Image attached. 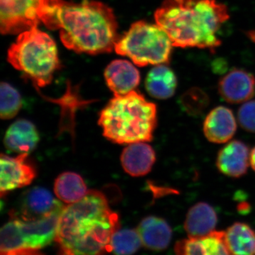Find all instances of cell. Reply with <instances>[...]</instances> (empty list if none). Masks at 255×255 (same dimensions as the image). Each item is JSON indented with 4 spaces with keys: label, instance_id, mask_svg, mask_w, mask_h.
Returning a JSON list of instances; mask_svg holds the SVG:
<instances>
[{
    "label": "cell",
    "instance_id": "6da1fadb",
    "mask_svg": "<svg viewBox=\"0 0 255 255\" xmlns=\"http://www.w3.org/2000/svg\"><path fill=\"white\" fill-rule=\"evenodd\" d=\"M119 226V215L104 194L89 190L60 214L55 240L58 255H105L110 253L111 240Z\"/></svg>",
    "mask_w": 255,
    "mask_h": 255
},
{
    "label": "cell",
    "instance_id": "7a4b0ae2",
    "mask_svg": "<svg viewBox=\"0 0 255 255\" xmlns=\"http://www.w3.org/2000/svg\"><path fill=\"white\" fill-rule=\"evenodd\" d=\"M60 30L64 46L78 53H110L118 41V23L113 9L103 2L83 0L80 3L54 0L45 25Z\"/></svg>",
    "mask_w": 255,
    "mask_h": 255
},
{
    "label": "cell",
    "instance_id": "3957f363",
    "mask_svg": "<svg viewBox=\"0 0 255 255\" xmlns=\"http://www.w3.org/2000/svg\"><path fill=\"white\" fill-rule=\"evenodd\" d=\"M154 16L174 47L211 51L221 46L217 33L230 18L227 6L218 0H164Z\"/></svg>",
    "mask_w": 255,
    "mask_h": 255
},
{
    "label": "cell",
    "instance_id": "277c9868",
    "mask_svg": "<svg viewBox=\"0 0 255 255\" xmlns=\"http://www.w3.org/2000/svg\"><path fill=\"white\" fill-rule=\"evenodd\" d=\"M157 107L140 92L114 96L102 110L99 125L111 142L127 145L150 142L157 127Z\"/></svg>",
    "mask_w": 255,
    "mask_h": 255
},
{
    "label": "cell",
    "instance_id": "5b68a950",
    "mask_svg": "<svg viewBox=\"0 0 255 255\" xmlns=\"http://www.w3.org/2000/svg\"><path fill=\"white\" fill-rule=\"evenodd\" d=\"M7 60L39 87L50 85L60 67L55 41L37 26L19 33L8 50Z\"/></svg>",
    "mask_w": 255,
    "mask_h": 255
},
{
    "label": "cell",
    "instance_id": "8992f818",
    "mask_svg": "<svg viewBox=\"0 0 255 255\" xmlns=\"http://www.w3.org/2000/svg\"><path fill=\"white\" fill-rule=\"evenodd\" d=\"M173 47L168 34L158 24L138 21L119 38L114 50L137 66L144 67L168 63Z\"/></svg>",
    "mask_w": 255,
    "mask_h": 255
},
{
    "label": "cell",
    "instance_id": "52a82bcc",
    "mask_svg": "<svg viewBox=\"0 0 255 255\" xmlns=\"http://www.w3.org/2000/svg\"><path fill=\"white\" fill-rule=\"evenodd\" d=\"M54 0H0L1 34H19L44 24Z\"/></svg>",
    "mask_w": 255,
    "mask_h": 255
},
{
    "label": "cell",
    "instance_id": "ba28073f",
    "mask_svg": "<svg viewBox=\"0 0 255 255\" xmlns=\"http://www.w3.org/2000/svg\"><path fill=\"white\" fill-rule=\"evenodd\" d=\"M0 192L1 196L10 191L30 185L36 178L34 164L28 159V153H21L15 157L1 155Z\"/></svg>",
    "mask_w": 255,
    "mask_h": 255
},
{
    "label": "cell",
    "instance_id": "9c48e42d",
    "mask_svg": "<svg viewBox=\"0 0 255 255\" xmlns=\"http://www.w3.org/2000/svg\"><path fill=\"white\" fill-rule=\"evenodd\" d=\"M64 207L41 219L22 221L16 218L26 248L41 251L55 241L58 221Z\"/></svg>",
    "mask_w": 255,
    "mask_h": 255
},
{
    "label": "cell",
    "instance_id": "30bf717a",
    "mask_svg": "<svg viewBox=\"0 0 255 255\" xmlns=\"http://www.w3.org/2000/svg\"><path fill=\"white\" fill-rule=\"evenodd\" d=\"M64 206L48 189L33 187L23 194L19 212L11 211V216L22 221H31L45 217Z\"/></svg>",
    "mask_w": 255,
    "mask_h": 255
},
{
    "label": "cell",
    "instance_id": "8fae6325",
    "mask_svg": "<svg viewBox=\"0 0 255 255\" xmlns=\"http://www.w3.org/2000/svg\"><path fill=\"white\" fill-rule=\"evenodd\" d=\"M219 92L230 104L248 102L255 94L254 75L243 69H233L220 80Z\"/></svg>",
    "mask_w": 255,
    "mask_h": 255
},
{
    "label": "cell",
    "instance_id": "7c38bea8",
    "mask_svg": "<svg viewBox=\"0 0 255 255\" xmlns=\"http://www.w3.org/2000/svg\"><path fill=\"white\" fill-rule=\"evenodd\" d=\"M251 163V152L248 145L241 140H233L218 154L216 166L221 173L233 178L243 177Z\"/></svg>",
    "mask_w": 255,
    "mask_h": 255
},
{
    "label": "cell",
    "instance_id": "4fadbf2b",
    "mask_svg": "<svg viewBox=\"0 0 255 255\" xmlns=\"http://www.w3.org/2000/svg\"><path fill=\"white\" fill-rule=\"evenodd\" d=\"M105 78L114 96L125 95L133 91L140 81L138 70L125 60L112 61L106 68Z\"/></svg>",
    "mask_w": 255,
    "mask_h": 255
},
{
    "label": "cell",
    "instance_id": "5bb4252c",
    "mask_svg": "<svg viewBox=\"0 0 255 255\" xmlns=\"http://www.w3.org/2000/svg\"><path fill=\"white\" fill-rule=\"evenodd\" d=\"M237 130V124L232 111L226 107H216L206 117L204 132L210 142L225 143L231 140Z\"/></svg>",
    "mask_w": 255,
    "mask_h": 255
},
{
    "label": "cell",
    "instance_id": "9a60e30c",
    "mask_svg": "<svg viewBox=\"0 0 255 255\" xmlns=\"http://www.w3.org/2000/svg\"><path fill=\"white\" fill-rule=\"evenodd\" d=\"M155 160V150L144 142L129 144L121 155L124 171L132 177H142L148 174Z\"/></svg>",
    "mask_w": 255,
    "mask_h": 255
},
{
    "label": "cell",
    "instance_id": "2e32d148",
    "mask_svg": "<svg viewBox=\"0 0 255 255\" xmlns=\"http://www.w3.org/2000/svg\"><path fill=\"white\" fill-rule=\"evenodd\" d=\"M225 232L214 231L207 236L189 238L179 242L176 246L177 255H233L228 249Z\"/></svg>",
    "mask_w": 255,
    "mask_h": 255
},
{
    "label": "cell",
    "instance_id": "e0dca14e",
    "mask_svg": "<svg viewBox=\"0 0 255 255\" xmlns=\"http://www.w3.org/2000/svg\"><path fill=\"white\" fill-rule=\"evenodd\" d=\"M142 246L154 251H164L168 247L172 232L167 221L157 216H147L137 228Z\"/></svg>",
    "mask_w": 255,
    "mask_h": 255
},
{
    "label": "cell",
    "instance_id": "ac0fdd59",
    "mask_svg": "<svg viewBox=\"0 0 255 255\" xmlns=\"http://www.w3.org/2000/svg\"><path fill=\"white\" fill-rule=\"evenodd\" d=\"M39 141V135L34 124L20 119L10 126L5 134L6 148L18 153H28L34 150Z\"/></svg>",
    "mask_w": 255,
    "mask_h": 255
},
{
    "label": "cell",
    "instance_id": "d6986e66",
    "mask_svg": "<svg viewBox=\"0 0 255 255\" xmlns=\"http://www.w3.org/2000/svg\"><path fill=\"white\" fill-rule=\"evenodd\" d=\"M217 223L214 208L207 203L200 202L188 211L184 228L189 238H201L214 232Z\"/></svg>",
    "mask_w": 255,
    "mask_h": 255
},
{
    "label": "cell",
    "instance_id": "ffe728a7",
    "mask_svg": "<svg viewBox=\"0 0 255 255\" xmlns=\"http://www.w3.org/2000/svg\"><path fill=\"white\" fill-rule=\"evenodd\" d=\"M145 88L149 95L157 100H167L175 93L177 78L173 70L165 64L155 65L147 73Z\"/></svg>",
    "mask_w": 255,
    "mask_h": 255
},
{
    "label": "cell",
    "instance_id": "44dd1931",
    "mask_svg": "<svg viewBox=\"0 0 255 255\" xmlns=\"http://www.w3.org/2000/svg\"><path fill=\"white\" fill-rule=\"evenodd\" d=\"M88 191L84 179L75 172H63L55 179V195L59 200L68 205L82 200Z\"/></svg>",
    "mask_w": 255,
    "mask_h": 255
},
{
    "label": "cell",
    "instance_id": "7402d4cb",
    "mask_svg": "<svg viewBox=\"0 0 255 255\" xmlns=\"http://www.w3.org/2000/svg\"><path fill=\"white\" fill-rule=\"evenodd\" d=\"M0 240V255H43L41 251L26 248L18 220L12 216L1 228Z\"/></svg>",
    "mask_w": 255,
    "mask_h": 255
},
{
    "label": "cell",
    "instance_id": "603a6c76",
    "mask_svg": "<svg viewBox=\"0 0 255 255\" xmlns=\"http://www.w3.org/2000/svg\"><path fill=\"white\" fill-rule=\"evenodd\" d=\"M224 238L233 255H255V232L246 223H234L225 232Z\"/></svg>",
    "mask_w": 255,
    "mask_h": 255
},
{
    "label": "cell",
    "instance_id": "cb8c5ba5",
    "mask_svg": "<svg viewBox=\"0 0 255 255\" xmlns=\"http://www.w3.org/2000/svg\"><path fill=\"white\" fill-rule=\"evenodd\" d=\"M142 241L137 229L118 230L110 243V253L114 255H132L141 246Z\"/></svg>",
    "mask_w": 255,
    "mask_h": 255
},
{
    "label": "cell",
    "instance_id": "d4e9b609",
    "mask_svg": "<svg viewBox=\"0 0 255 255\" xmlns=\"http://www.w3.org/2000/svg\"><path fill=\"white\" fill-rule=\"evenodd\" d=\"M209 96L204 90L192 87L181 96L179 100L181 108L191 117H200L209 107Z\"/></svg>",
    "mask_w": 255,
    "mask_h": 255
},
{
    "label": "cell",
    "instance_id": "484cf974",
    "mask_svg": "<svg viewBox=\"0 0 255 255\" xmlns=\"http://www.w3.org/2000/svg\"><path fill=\"white\" fill-rule=\"evenodd\" d=\"M0 116L3 120H9L17 115L22 107V99L19 92L7 82L0 86Z\"/></svg>",
    "mask_w": 255,
    "mask_h": 255
},
{
    "label": "cell",
    "instance_id": "4316f807",
    "mask_svg": "<svg viewBox=\"0 0 255 255\" xmlns=\"http://www.w3.org/2000/svg\"><path fill=\"white\" fill-rule=\"evenodd\" d=\"M238 122L244 130L255 132V100L241 106L238 113Z\"/></svg>",
    "mask_w": 255,
    "mask_h": 255
},
{
    "label": "cell",
    "instance_id": "83f0119b",
    "mask_svg": "<svg viewBox=\"0 0 255 255\" xmlns=\"http://www.w3.org/2000/svg\"><path fill=\"white\" fill-rule=\"evenodd\" d=\"M251 164L252 168L255 172V147L251 152Z\"/></svg>",
    "mask_w": 255,
    "mask_h": 255
},
{
    "label": "cell",
    "instance_id": "f1b7e54d",
    "mask_svg": "<svg viewBox=\"0 0 255 255\" xmlns=\"http://www.w3.org/2000/svg\"><path fill=\"white\" fill-rule=\"evenodd\" d=\"M248 36H249L250 38L255 43V31H251L248 32Z\"/></svg>",
    "mask_w": 255,
    "mask_h": 255
}]
</instances>
